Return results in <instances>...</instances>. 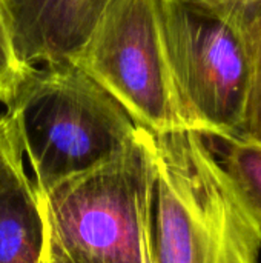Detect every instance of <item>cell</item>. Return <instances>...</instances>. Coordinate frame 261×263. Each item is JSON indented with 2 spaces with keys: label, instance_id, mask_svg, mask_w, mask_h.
<instances>
[{
  "label": "cell",
  "instance_id": "1",
  "mask_svg": "<svg viewBox=\"0 0 261 263\" xmlns=\"http://www.w3.org/2000/svg\"><path fill=\"white\" fill-rule=\"evenodd\" d=\"M148 142L155 262L260 263L261 227L209 139L175 129Z\"/></svg>",
  "mask_w": 261,
  "mask_h": 263
},
{
  "label": "cell",
  "instance_id": "2",
  "mask_svg": "<svg viewBox=\"0 0 261 263\" xmlns=\"http://www.w3.org/2000/svg\"><path fill=\"white\" fill-rule=\"evenodd\" d=\"M3 114L42 196L118 157L138 133L123 106L71 62L29 68Z\"/></svg>",
  "mask_w": 261,
  "mask_h": 263
},
{
  "label": "cell",
  "instance_id": "3",
  "mask_svg": "<svg viewBox=\"0 0 261 263\" xmlns=\"http://www.w3.org/2000/svg\"><path fill=\"white\" fill-rule=\"evenodd\" d=\"M42 200L48 233L71 263H157L146 129L138 128L118 157L62 183Z\"/></svg>",
  "mask_w": 261,
  "mask_h": 263
},
{
  "label": "cell",
  "instance_id": "4",
  "mask_svg": "<svg viewBox=\"0 0 261 263\" xmlns=\"http://www.w3.org/2000/svg\"><path fill=\"white\" fill-rule=\"evenodd\" d=\"M160 20L189 128L208 139H242L257 45L185 0H160Z\"/></svg>",
  "mask_w": 261,
  "mask_h": 263
},
{
  "label": "cell",
  "instance_id": "5",
  "mask_svg": "<svg viewBox=\"0 0 261 263\" xmlns=\"http://www.w3.org/2000/svg\"><path fill=\"white\" fill-rule=\"evenodd\" d=\"M71 63L109 92L138 128L155 134L191 129L166 55L160 0H109Z\"/></svg>",
  "mask_w": 261,
  "mask_h": 263
},
{
  "label": "cell",
  "instance_id": "6",
  "mask_svg": "<svg viewBox=\"0 0 261 263\" xmlns=\"http://www.w3.org/2000/svg\"><path fill=\"white\" fill-rule=\"evenodd\" d=\"M109 0H3L15 52L25 68L71 62Z\"/></svg>",
  "mask_w": 261,
  "mask_h": 263
},
{
  "label": "cell",
  "instance_id": "7",
  "mask_svg": "<svg viewBox=\"0 0 261 263\" xmlns=\"http://www.w3.org/2000/svg\"><path fill=\"white\" fill-rule=\"evenodd\" d=\"M46 217L12 125L0 117V263H42Z\"/></svg>",
  "mask_w": 261,
  "mask_h": 263
},
{
  "label": "cell",
  "instance_id": "8",
  "mask_svg": "<svg viewBox=\"0 0 261 263\" xmlns=\"http://www.w3.org/2000/svg\"><path fill=\"white\" fill-rule=\"evenodd\" d=\"M220 142L218 159L261 227V145L245 139Z\"/></svg>",
  "mask_w": 261,
  "mask_h": 263
},
{
  "label": "cell",
  "instance_id": "9",
  "mask_svg": "<svg viewBox=\"0 0 261 263\" xmlns=\"http://www.w3.org/2000/svg\"><path fill=\"white\" fill-rule=\"evenodd\" d=\"M223 20L252 43L261 39V0H185Z\"/></svg>",
  "mask_w": 261,
  "mask_h": 263
},
{
  "label": "cell",
  "instance_id": "10",
  "mask_svg": "<svg viewBox=\"0 0 261 263\" xmlns=\"http://www.w3.org/2000/svg\"><path fill=\"white\" fill-rule=\"evenodd\" d=\"M15 52L3 0H0V105L5 108L15 96L26 71Z\"/></svg>",
  "mask_w": 261,
  "mask_h": 263
},
{
  "label": "cell",
  "instance_id": "11",
  "mask_svg": "<svg viewBox=\"0 0 261 263\" xmlns=\"http://www.w3.org/2000/svg\"><path fill=\"white\" fill-rule=\"evenodd\" d=\"M242 139L261 145V39L255 48L254 80Z\"/></svg>",
  "mask_w": 261,
  "mask_h": 263
},
{
  "label": "cell",
  "instance_id": "12",
  "mask_svg": "<svg viewBox=\"0 0 261 263\" xmlns=\"http://www.w3.org/2000/svg\"><path fill=\"white\" fill-rule=\"evenodd\" d=\"M42 263H71L66 256L62 253V250L55 245V242L51 239L46 227V242H45V251H43V259Z\"/></svg>",
  "mask_w": 261,
  "mask_h": 263
},
{
  "label": "cell",
  "instance_id": "13",
  "mask_svg": "<svg viewBox=\"0 0 261 263\" xmlns=\"http://www.w3.org/2000/svg\"><path fill=\"white\" fill-rule=\"evenodd\" d=\"M0 117H2V112H0Z\"/></svg>",
  "mask_w": 261,
  "mask_h": 263
}]
</instances>
